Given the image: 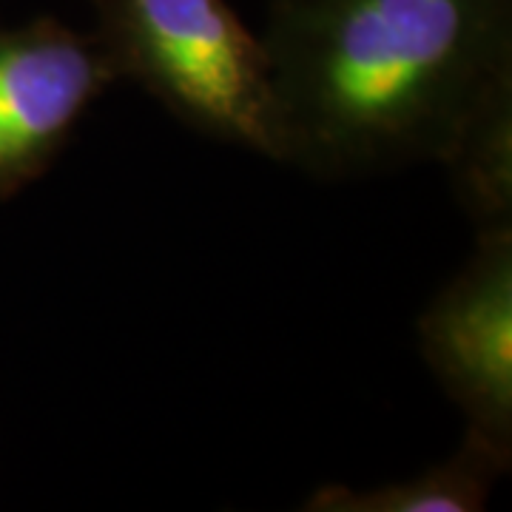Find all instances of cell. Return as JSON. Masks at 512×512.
<instances>
[{
	"label": "cell",
	"mask_w": 512,
	"mask_h": 512,
	"mask_svg": "<svg viewBox=\"0 0 512 512\" xmlns=\"http://www.w3.org/2000/svg\"><path fill=\"white\" fill-rule=\"evenodd\" d=\"M439 165L476 231L512 228V80L467 114Z\"/></svg>",
	"instance_id": "obj_6"
},
{
	"label": "cell",
	"mask_w": 512,
	"mask_h": 512,
	"mask_svg": "<svg viewBox=\"0 0 512 512\" xmlns=\"http://www.w3.org/2000/svg\"><path fill=\"white\" fill-rule=\"evenodd\" d=\"M97 43L117 77L140 83L202 134L276 163L268 57L228 0H92Z\"/></svg>",
	"instance_id": "obj_2"
},
{
	"label": "cell",
	"mask_w": 512,
	"mask_h": 512,
	"mask_svg": "<svg viewBox=\"0 0 512 512\" xmlns=\"http://www.w3.org/2000/svg\"><path fill=\"white\" fill-rule=\"evenodd\" d=\"M510 456H501L487 441L464 433L447 461L416 476L387 481L379 487L325 484L299 507L305 512H478L487 507L495 481L510 470Z\"/></svg>",
	"instance_id": "obj_5"
},
{
	"label": "cell",
	"mask_w": 512,
	"mask_h": 512,
	"mask_svg": "<svg viewBox=\"0 0 512 512\" xmlns=\"http://www.w3.org/2000/svg\"><path fill=\"white\" fill-rule=\"evenodd\" d=\"M276 163L356 180L439 163L512 80V0H271Z\"/></svg>",
	"instance_id": "obj_1"
},
{
	"label": "cell",
	"mask_w": 512,
	"mask_h": 512,
	"mask_svg": "<svg viewBox=\"0 0 512 512\" xmlns=\"http://www.w3.org/2000/svg\"><path fill=\"white\" fill-rule=\"evenodd\" d=\"M117 80L94 35L57 18L0 29V200L40 180Z\"/></svg>",
	"instance_id": "obj_4"
},
{
	"label": "cell",
	"mask_w": 512,
	"mask_h": 512,
	"mask_svg": "<svg viewBox=\"0 0 512 512\" xmlns=\"http://www.w3.org/2000/svg\"><path fill=\"white\" fill-rule=\"evenodd\" d=\"M419 348L467 433L512 458V228L476 251L419 316Z\"/></svg>",
	"instance_id": "obj_3"
}]
</instances>
